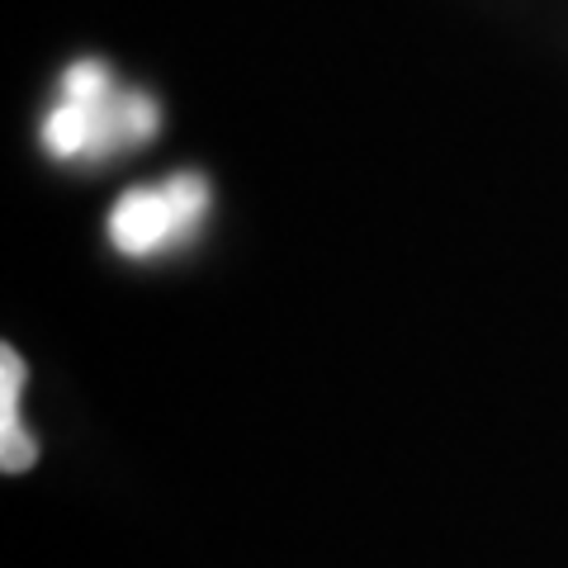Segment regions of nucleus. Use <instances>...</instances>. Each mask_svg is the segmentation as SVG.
<instances>
[{"instance_id": "1", "label": "nucleus", "mask_w": 568, "mask_h": 568, "mask_svg": "<svg viewBox=\"0 0 568 568\" xmlns=\"http://www.w3.org/2000/svg\"><path fill=\"white\" fill-rule=\"evenodd\" d=\"M162 129V114L148 95H114L110 67L104 62H71L62 77V100L43 123V142L52 156L77 162L123 148V142H148Z\"/></svg>"}, {"instance_id": "2", "label": "nucleus", "mask_w": 568, "mask_h": 568, "mask_svg": "<svg viewBox=\"0 0 568 568\" xmlns=\"http://www.w3.org/2000/svg\"><path fill=\"white\" fill-rule=\"evenodd\" d=\"M209 181L194 171L171 175L162 185H142L129 190L123 200L110 209V242L114 252L148 261L162 256L171 246H181L185 237L200 233V223L209 219Z\"/></svg>"}, {"instance_id": "3", "label": "nucleus", "mask_w": 568, "mask_h": 568, "mask_svg": "<svg viewBox=\"0 0 568 568\" xmlns=\"http://www.w3.org/2000/svg\"><path fill=\"white\" fill-rule=\"evenodd\" d=\"M20 388H24V361L14 355V346L0 351V465L6 474H20L39 459L33 436L20 426Z\"/></svg>"}]
</instances>
